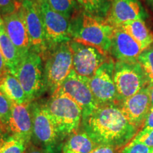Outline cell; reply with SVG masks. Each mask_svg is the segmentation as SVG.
Wrapping results in <instances>:
<instances>
[{
	"mask_svg": "<svg viewBox=\"0 0 153 153\" xmlns=\"http://www.w3.org/2000/svg\"><path fill=\"white\" fill-rule=\"evenodd\" d=\"M81 128L98 145L121 149L140 130L128 120L118 104L99 106L82 118Z\"/></svg>",
	"mask_w": 153,
	"mask_h": 153,
	"instance_id": "6da1fadb",
	"label": "cell"
},
{
	"mask_svg": "<svg viewBox=\"0 0 153 153\" xmlns=\"http://www.w3.org/2000/svg\"><path fill=\"white\" fill-rule=\"evenodd\" d=\"M114 27L105 19L97 18L82 9L70 19V33L72 41L89 45L108 55L111 45Z\"/></svg>",
	"mask_w": 153,
	"mask_h": 153,
	"instance_id": "7a4b0ae2",
	"label": "cell"
},
{
	"mask_svg": "<svg viewBox=\"0 0 153 153\" xmlns=\"http://www.w3.org/2000/svg\"><path fill=\"white\" fill-rule=\"evenodd\" d=\"M43 105L63 143L81 128V108L68 96L55 94Z\"/></svg>",
	"mask_w": 153,
	"mask_h": 153,
	"instance_id": "3957f363",
	"label": "cell"
},
{
	"mask_svg": "<svg viewBox=\"0 0 153 153\" xmlns=\"http://www.w3.org/2000/svg\"><path fill=\"white\" fill-rule=\"evenodd\" d=\"M43 62L46 89L53 95L58 90L73 69L70 41L62 42L49 48L44 57Z\"/></svg>",
	"mask_w": 153,
	"mask_h": 153,
	"instance_id": "277c9868",
	"label": "cell"
},
{
	"mask_svg": "<svg viewBox=\"0 0 153 153\" xmlns=\"http://www.w3.org/2000/svg\"><path fill=\"white\" fill-rule=\"evenodd\" d=\"M22 85L28 102L36 101L47 91L42 57L30 50L14 74Z\"/></svg>",
	"mask_w": 153,
	"mask_h": 153,
	"instance_id": "5b68a950",
	"label": "cell"
},
{
	"mask_svg": "<svg viewBox=\"0 0 153 153\" xmlns=\"http://www.w3.org/2000/svg\"><path fill=\"white\" fill-rule=\"evenodd\" d=\"M33 137L40 148L48 153H61L63 142L54 124L44 108L43 103L30 102Z\"/></svg>",
	"mask_w": 153,
	"mask_h": 153,
	"instance_id": "8992f818",
	"label": "cell"
},
{
	"mask_svg": "<svg viewBox=\"0 0 153 153\" xmlns=\"http://www.w3.org/2000/svg\"><path fill=\"white\" fill-rule=\"evenodd\" d=\"M114 80L119 103L149 85L138 62H115Z\"/></svg>",
	"mask_w": 153,
	"mask_h": 153,
	"instance_id": "52a82bcc",
	"label": "cell"
},
{
	"mask_svg": "<svg viewBox=\"0 0 153 153\" xmlns=\"http://www.w3.org/2000/svg\"><path fill=\"white\" fill-rule=\"evenodd\" d=\"M114 60L109 56L90 78L86 77L99 106L119 103L114 80Z\"/></svg>",
	"mask_w": 153,
	"mask_h": 153,
	"instance_id": "ba28073f",
	"label": "cell"
},
{
	"mask_svg": "<svg viewBox=\"0 0 153 153\" xmlns=\"http://www.w3.org/2000/svg\"><path fill=\"white\" fill-rule=\"evenodd\" d=\"M55 94L66 95L72 99L81 108L82 118L89 116L99 106L87 85L86 77L78 75L73 70Z\"/></svg>",
	"mask_w": 153,
	"mask_h": 153,
	"instance_id": "9c48e42d",
	"label": "cell"
},
{
	"mask_svg": "<svg viewBox=\"0 0 153 153\" xmlns=\"http://www.w3.org/2000/svg\"><path fill=\"white\" fill-rule=\"evenodd\" d=\"M43 23L48 50L62 42L70 41V21L51 8L48 0L38 5Z\"/></svg>",
	"mask_w": 153,
	"mask_h": 153,
	"instance_id": "30bf717a",
	"label": "cell"
},
{
	"mask_svg": "<svg viewBox=\"0 0 153 153\" xmlns=\"http://www.w3.org/2000/svg\"><path fill=\"white\" fill-rule=\"evenodd\" d=\"M20 2L30 38V50L38 53L43 60L48 46L39 6L29 0H22Z\"/></svg>",
	"mask_w": 153,
	"mask_h": 153,
	"instance_id": "8fae6325",
	"label": "cell"
},
{
	"mask_svg": "<svg viewBox=\"0 0 153 153\" xmlns=\"http://www.w3.org/2000/svg\"><path fill=\"white\" fill-rule=\"evenodd\" d=\"M73 69L78 75L90 78L97 70L108 58L94 47L70 41Z\"/></svg>",
	"mask_w": 153,
	"mask_h": 153,
	"instance_id": "7c38bea8",
	"label": "cell"
},
{
	"mask_svg": "<svg viewBox=\"0 0 153 153\" xmlns=\"http://www.w3.org/2000/svg\"><path fill=\"white\" fill-rule=\"evenodd\" d=\"M118 105L130 123L140 130L151 109L149 85Z\"/></svg>",
	"mask_w": 153,
	"mask_h": 153,
	"instance_id": "4fadbf2b",
	"label": "cell"
},
{
	"mask_svg": "<svg viewBox=\"0 0 153 153\" xmlns=\"http://www.w3.org/2000/svg\"><path fill=\"white\" fill-rule=\"evenodd\" d=\"M21 6L16 11L3 16L2 19L6 32L16 48L22 61L30 51V43Z\"/></svg>",
	"mask_w": 153,
	"mask_h": 153,
	"instance_id": "5bb4252c",
	"label": "cell"
},
{
	"mask_svg": "<svg viewBox=\"0 0 153 153\" xmlns=\"http://www.w3.org/2000/svg\"><path fill=\"white\" fill-rule=\"evenodd\" d=\"M148 17V12L140 0H112L106 21L113 27H117L124 23L145 20Z\"/></svg>",
	"mask_w": 153,
	"mask_h": 153,
	"instance_id": "9a60e30c",
	"label": "cell"
},
{
	"mask_svg": "<svg viewBox=\"0 0 153 153\" xmlns=\"http://www.w3.org/2000/svg\"><path fill=\"white\" fill-rule=\"evenodd\" d=\"M144 50L128 33L119 27H114L109 53L117 61L137 62L139 55Z\"/></svg>",
	"mask_w": 153,
	"mask_h": 153,
	"instance_id": "2e32d148",
	"label": "cell"
},
{
	"mask_svg": "<svg viewBox=\"0 0 153 153\" xmlns=\"http://www.w3.org/2000/svg\"><path fill=\"white\" fill-rule=\"evenodd\" d=\"M30 102L16 104L12 102L11 115L7 134L24 139L30 144L33 137V123L30 111Z\"/></svg>",
	"mask_w": 153,
	"mask_h": 153,
	"instance_id": "e0dca14e",
	"label": "cell"
},
{
	"mask_svg": "<svg viewBox=\"0 0 153 153\" xmlns=\"http://www.w3.org/2000/svg\"><path fill=\"white\" fill-rule=\"evenodd\" d=\"M99 146L83 130L79 129L67 137L61 153H90Z\"/></svg>",
	"mask_w": 153,
	"mask_h": 153,
	"instance_id": "ac0fdd59",
	"label": "cell"
},
{
	"mask_svg": "<svg viewBox=\"0 0 153 153\" xmlns=\"http://www.w3.org/2000/svg\"><path fill=\"white\" fill-rule=\"evenodd\" d=\"M125 30L145 50L153 44V33L142 19L124 23L117 26Z\"/></svg>",
	"mask_w": 153,
	"mask_h": 153,
	"instance_id": "d6986e66",
	"label": "cell"
},
{
	"mask_svg": "<svg viewBox=\"0 0 153 153\" xmlns=\"http://www.w3.org/2000/svg\"><path fill=\"white\" fill-rule=\"evenodd\" d=\"M0 51L4 58L7 70L14 75L21 62L16 48L11 42L4 28V25L0 27Z\"/></svg>",
	"mask_w": 153,
	"mask_h": 153,
	"instance_id": "ffe728a7",
	"label": "cell"
},
{
	"mask_svg": "<svg viewBox=\"0 0 153 153\" xmlns=\"http://www.w3.org/2000/svg\"><path fill=\"white\" fill-rule=\"evenodd\" d=\"M0 90L12 102L23 104L28 102L26 93L16 76L7 72L0 78Z\"/></svg>",
	"mask_w": 153,
	"mask_h": 153,
	"instance_id": "44dd1931",
	"label": "cell"
},
{
	"mask_svg": "<svg viewBox=\"0 0 153 153\" xmlns=\"http://www.w3.org/2000/svg\"><path fill=\"white\" fill-rule=\"evenodd\" d=\"M79 8L91 16L106 19L112 0H75Z\"/></svg>",
	"mask_w": 153,
	"mask_h": 153,
	"instance_id": "7402d4cb",
	"label": "cell"
},
{
	"mask_svg": "<svg viewBox=\"0 0 153 153\" xmlns=\"http://www.w3.org/2000/svg\"><path fill=\"white\" fill-rule=\"evenodd\" d=\"M48 1L53 10L62 14L69 21L79 10L75 0H48Z\"/></svg>",
	"mask_w": 153,
	"mask_h": 153,
	"instance_id": "603a6c76",
	"label": "cell"
},
{
	"mask_svg": "<svg viewBox=\"0 0 153 153\" xmlns=\"http://www.w3.org/2000/svg\"><path fill=\"white\" fill-rule=\"evenodd\" d=\"M137 62L142 67L149 85H153V44L140 53Z\"/></svg>",
	"mask_w": 153,
	"mask_h": 153,
	"instance_id": "cb8c5ba5",
	"label": "cell"
},
{
	"mask_svg": "<svg viewBox=\"0 0 153 153\" xmlns=\"http://www.w3.org/2000/svg\"><path fill=\"white\" fill-rule=\"evenodd\" d=\"M28 145L21 137L7 135L0 153H24Z\"/></svg>",
	"mask_w": 153,
	"mask_h": 153,
	"instance_id": "d4e9b609",
	"label": "cell"
},
{
	"mask_svg": "<svg viewBox=\"0 0 153 153\" xmlns=\"http://www.w3.org/2000/svg\"><path fill=\"white\" fill-rule=\"evenodd\" d=\"M11 109L12 101L0 90V128L5 133H7Z\"/></svg>",
	"mask_w": 153,
	"mask_h": 153,
	"instance_id": "484cf974",
	"label": "cell"
},
{
	"mask_svg": "<svg viewBox=\"0 0 153 153\" xmlns=\"http://www.w3.org/2000/svg\"><path fill=\"white\" fill-rule=\"evenodd\" d=\"M152 150L144 144L131 140L120 150V153H151Z\"/></svg>",
	"mask_w": 153,
	"mask_h": 153,
	"instance_id": "4316f807",
	"label": "cell"
},
{
	"mask_svg": "<svg viewBox=\"0 0 153 153\" xmlns=\"http://www.w3.org/2000/svg\"><path fill=\"white\" fill-rule=\"evenodd\" d=\"M21 6L19 0H0V14L1 16L13 14Z\"/></svg>",
	"mask_w": 153,
	"mask_h": 153,
	"instance_id": "83f0119b",
	"label": "cell"
},
{
	"mask_svg": "<svg viewBox=\"0 0 153 153\" xmlns=\"http://www.w3.org/2000/svg\"><path fill=\"white\" fill-rule=\"evenodd\" d=\"M132 140L153 148V129L147 131H138Z\"/></svg>",
	"mask_w": 153,
	"mask_h": 153,
	"instance_id": "f1b7e54d",
	"label": "cell"
},
{
	"mask_svg": "<svg viewBox=\"0 0 153 153\" xmlns=\"http://www.w3.org/2000/svg\"><path fill=\"white\" fill-rule=\"evenodd\" d=\"M152 129H153V108H151L142 128L139 131H147Z\"/></svg>",
	"mask_w": 153,
	"mask_h": 153,
	"instance_id": "f546056e",
	"label": "cell"
},
{
	"mask_svg": "<svg viewBox=\"0 0 153 153\" xmlns=\"http://www.w3.org/2000/svg\"><path fill=\"white\" fill-rule=\"evenodd\" d=\"M120 149L114 148L109 146H103L99 145L95 150H94L90 153H120Z\"/></svg>",
	"mask_w": 153,
	"mask_h": 153,
	"instance_id": "4dcf8cb0",
	"label": "cell"
},
{
	"mask_svg": "<svg viewBox=\"0 0 153 153\" xmlns=\"http://www.w3.org/2000/svg\"><path fill=\"white\" fill-rule=\"evenodd\" d=\"M24 153H48L47 151L43 150V148L38 146H34L31 144L28 145L27 149L25 151Z\"/></svg>",
	"mask_w": 153,
	"mask_h": 153,
	"instance_id": "1f68e13d",
	"label": "cell"
},
{
	"mask_svg": "<svg viewBox=\"0 0 153 153\" xmlns=\"http://www.w3.org/2000/svg\"><path fill=\"white\" fill-rule=\"evenodd\" d=\"M8 71L7 66H6L4 58L1 51H0V78L5 73H7Z\"/></svg>",
	"mask_w": 153,
	"mask_h": 153,
	"instance_id": "d6a6232c",
	"label": "cell"
},
{
	"mask_svg": "<svg viewBox=\"0 0 153 153\" xmlns=\"http://www.w3.org/2000/svg\"><path fill=\"white\" fill-rule=\"evenodd\" d=\"M6 135H6V133L1 129V128H0V152H1V147H2L4 142L6 139V137H7Z\"/></svg>",
	"mask_w": 153,
	"mask_h": 153,
	"instance_id": "836d02e7",
	"label": "cell"
},
{
	"mask_svg": "<svg viewBox=\"0 0 153 153\" xmlns=\"http://www.w3.org/2000/svg\"><path fill=\"white\" fill-rule=\"evenodd\" d=\"M149 90H150L151 108H153V85H149Z\"/></svg>",
	"mask_w": 153,
	"mask_h": 153,
	"instance_id": "e575fe53",
	"label": "cell"
},
{
	"mask_svg": "<svg viewBox=\"0 0 153 153\" xmlns=\"http://www.w3.org/2000/svg\"><path fill=\"white\" fill-rule=\"evenodd\" d=\"M145 1L148 5V7L153 10V0H145Z\"/></svg>",
	"mask_w": 153,
	"mask_h": 153,
	"instance_id": "d590c367",
	"label": "cell"
},
{
	"mask_svg": "<svg viewBox=\"0 0 153 153\" xmlns=\"http://www.w3.org/2000/svg\"><path fill=\"white\" fill-rule=\"evenodd\" d=\"M22 1V0H19V1ZM29 1H33V2L36 3V4L40 5L42 2H43V1H44V0H29Z\"/></svg>",
	"mask_w": 153,
	"mask_h": 153,
	"instance_id": "8d00e7d4",
	"label": "cell"
},
{
	"mask_svg": "<svg viewBox=\"0 0 153 153\" xmlns=\"http://www.w3.org/2000/svg\"><path fill=\"white\" fill-rule=\"evenodd\" d=\"M4 26V21H3V19H2V16H1V14H0V27L1 26Z\"/></svg>",
	"mask_w": 153,
	"mask_h": 153,
	"instance_id": "74e56055",
	"label": "cell"
},
{
	"mask_svg": "<svg viewBox=\"0 0 153 153\" xmlns=\"http://www.w3.org/2000/svg\"><path fill=\"white\" fill-rule=\"evenodd\" d=\"M151 153H153V150H152V152H151Z\"/></svg>",
	"mask_w": 153,
	"mask_h": 153,
	"instance_id": "f35d334b",
	"label": "cell"
}]
</instances>
